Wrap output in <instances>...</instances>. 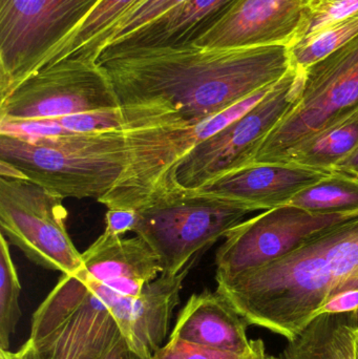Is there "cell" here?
<instances>
[{"mask_svg": "<svg viewBox=\"0 0 358 359\" xmlns=\"http://www.w3.org/2000/svg\"><path fill=\"white\" fill-rule=\"evenodd\" d=\"M121 105L151 104L195 126L275 86L291 69L289 48H207L199 44L103 50Z\"/></svg>", "mask_w": 358, "mask_h": 359, "instance_id": "obj_1", "label": "cell"}, {"mask_svg": "<svg viewBox=\"0 0 358 359\" xmlns=\"http://www.w3.org/2000/svg\"><path fill=\"white\" fill-rule=\"evenodd\" d=\"M248 326L292 341L336 295L358 290V215L262 267L216 280Z\"/></svg>", "mask_w": 358, "mask_h": 359, "instance_id": "obj_2", "label": "cell"}, {"mask_svg": "<svg viewBox=\"0 0 358 359\" xmlns=\"http://www.w3.org/2000/svg\"><path fill=\"white\" fill-rule=\"evenodd\" d=\"M128 160L126 130L23 138L0 134V161L61 198H104Z\"/></svg>", "mask_w": 358, "mask_h": 359, "instance_id": "obj_3", "label": "cell"}, {"mask_svg": "<svg viewBox=\"0 0 358 359\" xmlns=\"http://www.w3.org/2000/svg\"><path fill=\"white\" fill-rule=\"evenodd\" d=\"M275 86L263 88L195 126L158 124L126 130L128 163L113 189L99 203L107 208L138 210L165 194L181 189L174 181V170L179 162L193 147L245 115Z\"/></svg>", "mask_w": 358, "mask_h": 359, "instance_id": "obj_4", "label": "cell"}, {"mask_svg": "<svg viewBox=\"0 0 358 359\" xmlns=\"http://www.w3.org/2000/svg\"><path fill=\"white\" fill-rule=\"evenodd\" d=\"M124 339L104 302L77 274H63L32 318L25 359H103Z\"/></svg>", "mask_w": 358, "mask_h": 359, "instance_id": "obj_5", "label": "cell"}, {"mask_svg": "<svg viewBox=\"0 0 358 359\" xmlns=\"http://www.w3.org/2000/svg\"><path fill=\"white\" fill-rule=\"evenodd\" d=\"M248 213V209L235 203L179 189L138 209L132 232L155 251L163 272L177 274L195 266Z\"/></svg>", "mask_w": 358, "mask_h": 359, "instance_id": "obj_6", "label": "cell"}, {"mask_svg": "<svg viewBox=\"0 0 358 359\" xmlns=\"http://www.w3.org/2000/svg\"><path fill=\"white\" fill-rule=\"evenodd\" d=\"M101 0H0V102L52 62Z\"/></svg>", "mask_w": 358, "mask_h": 359, "instance_id": "obj_7", "label": "cell"}, {"mask_svg": "<svg viewBox=\"0 0 358 359\" xmlns=\"http://www.w3.org/2000/svg\"><path fill=\"white\" fill-rule=\"evenodd\" d=\"M357 111L358 36L304 72L298 103L267 137L252 163H277L315 133Z\"/></svg>", "mask_w": 358, "mask_h": 359, "instance_id": "obj_8", "label": "cell"}, {"mask_svg": "<svg viewBox=\"0 0 358 359\" xmlns=\"http://www.w3.org/2000/svg\"><path fill=\"white\" fill-rule=\"evenodd\" d=\"M303 82L304 72L291 67L245 115L193 147L174 170L177 185L198 190L252 163L267 137L296 107Z\"/></svg>", "mask_w": 358, "mask_h": 359, "instance_id": "obj_9", "label": "cell"}, {"mask_svg": "<svg viewBox=\"0 0 358 359\" xmlns=\"http://www.w3.org/2000/svg\"><path fill=\"white\" fill-rule=\"evenodd\" d=\"M63 198L22 179L0 177V227L10 244L40 267L76 274L82 253L67 232Z\"/></svg>", "mask_w": 358, "mask_h": 359, "instance_id": "obj_10", "label": "cell"}, {"mask_svg": "<svg viewBox=\"0 0 358 359\" xmlns=\"http://www.w3.org/2000/svg\"><path fill=\"white\" fill-rule=\"evenodd\" d=\"M121 105L98 61L67 57L21 82L0 102V121L55 119Z\"/></svg>", "mask_w": 358, "mask_h": 359, "instance_id": "obj_11", "label": "cell"}, {"mask_svg": "<svg viewBox=\"0 0 358 359\" xmlns=\"http://www.w3.org/2000/svg\"><path fill=\"white\" fill-rule=\"evenodd\" d=\"M352 217L315 215L287 204L241 222L227 232L216 251V280L277 261L319 232Z\"/></svg>", "mask_w": 358, "mask_h": 359, "instance_id": "obj_12", "label": "cell"}, {"mask_svg": "<svg viewBox=\"0 0 358 359\" xmlns=\"http://www.w3.org/2000/svg\"><path fill=\"white\" fill-rule=\"evenodd\" d=\"M193 268L189 266L177 274L162 272L145 285L139 297H122L102 283L77 276L109 307L130 349L151 359L167 337L183 283Z\"/></svg>", "mask_w": 358, "mask_h": 359, "instance_id": "obj_13", "label": "cell"}, {"mask_svg": "<svg viewBox=\"0 0 358 359\" xmlns=\"http://www.w3.org/2000/svg\"><path fill=\"white\" fill-rule=\"evenodd\" d=\"M304 0H233L195 43L207 48L284 46L296 40Z\"/></svg>", "mask_w": 358, "mask_h": 359, "instance_id": "obj_14", "label": "cell"}, {"mask_svg": "<svg viewBox=\"0 0 358 359\" xmlns=\"http://www.w3.org/2000/svg\"><path fill=\"white\" fill-rule=\"evenodd\" d=\"M333 172L284 163H252L193 191L235 203L250 212L287 205Z\"/></svg>", "mask_w": 358, "mask_h": 359, "instance_id": "obj_15", "label": "cell"}, {"mask_svg": "<svg viewBox=\"0 0 358 359\" xmlns=\"http://www.w3.org/2000/svg\"><path fill=\"white\" fill-rule=\"evenodd\" d=\"M247 327L220 293L205 290L189 297L170 337L212 349L246 354L252 344Z\"/></svg>", "mask_w": 358, "mask_h": 359, "instance_id": "obj_16", "label": "cell"}, {"mask_svg": "<svg viewBox=\"0 0 358 359\" xmlns=\"http://www.w3.org/2000/svg\"><path fill=\"white\" fill-rule=\"evenodd\" d=\"M233 1L184 0L106 48H168L193 43L216 22Z\"/></svg>", "mask_w": 358, "mask_h": 359, "instance_id": "obj_17", "label": "cell"}, {"mask_svg": "<svg viewBox=\"0 0 358 359\" xmlns=\"http://www.w3.org/2000/svg\"><path fill=\"white\" fill-rule=\"evenodd\" d=\"M82 262L78 272L100 283L118 278L149 283L163 272L155 251L139 236L122 238L104 231L82 253Z\"/></svg>", "mask_w": 358, "mask_h": 359, "instance_id": "obj_18", "label": "cell"}, {"mask_svg": "<svg viewBox=\"0 0 358 359\" xmlns=\"http://www.w3.org/2000/svg\"><path fill=\"white\" fill-rule=\"evenodd\" d=\"M358 320L353 314H321L287 341L280 359H355Z\"/></svg>", "mask_w": 358, "mask_h": 359, "instance_id": "obj_19", "label": "cell"}, {"mask_svg": "<svg viewBox=\"0 0 358 359\" xmlns=\"http://www.w3.org/2000/svg\"><path fill=\"white\" fill-rule=\"evenodd\" d=\"M358 147V111L315 133L277 163L336 172Z\"/></svg>", "mask_w": 358, "mask_h": 359, "instance_id": "obj_20", "label": "cell"}, {"mask_svg": "<svg viewBox=\"0 0 358 359\" xmlns=\"http://www.w3.org/2000/svg\"><path fill=\"white\" fill-rule=\"evenodd\" d=\"M288 204L315 215L355 217L358 215V178L336 170L296 194Z\"/></svg>", "mask_w": 358, "mask_h": 359, "instance_id": "obj_21", "label": "cell"}, {"mask_svg": "<svg viewBox=\"0 0 358 359\" xmlns=\"http://www.w3.org/2000/svg\"><path fill=\"white\" fill-rule=\"evenodd\" d=\"M137 1L138 0H101L63 44L50 65L67 57H80L92 60L90 55L95 46Z\"/></svg>", "mask_w": 358, "mask_h": 359, "instance_id": "obj_22", "label": "cell"}, {"mask_svg": "<svg viewBox=\"0 0 358 359\" xmlns=\"http://www.w3.org/2000/svg\"><path fill=\"white\" fill-rule=\"evenodd\" d=\"M358 36V13L336 21L304 43L289 48L292 69L305 72Z\"/></svg>", "mask_w": 358, "mask_h": 359, "instance_id": "obj_23", "label": "cell"}, {"mask_svg": "<svg viewBox=\"0 0 358 359\" xmlns=\"http://www.w3.org/2000/svg\"><path fill=\"white\" fill-rule=\"evenodd\" d=\"M10 243L0 234V350H8L21 318V286L11 257Z\"/></svg>", "mask_w": 358, "mask_h": 359, "instance_id": "obj_24", "label": "cell"}, {"mask_svg": "<svg viewBox=\"0 0 358 359\" xmlns=\"http://www.w3.org/2000/svg\"><path fill=\"white\" fill-rule=\"evenodd\" d=\"M183 1L184 0H138L103 36L102 39L95 46L90 59L98 61L105 48L155 20Z\"/></svg>", "mask_w": 358, "mask_h": 359, "instance_id": "obj_25", "label": "cell"}, {"mask_svg": "<svg viewBox=\"0 0 358 359\" xmlns=\"http://www.w3.org/2000/svg\"><path fill=\"white\" fill-rule=\"evenodd\" d=\"M304 4L302 25L290 48L304 43L332 23L358 13V0H304Z\"/></svg>", "mask_w": 358, "mask_h": 359, "instance_id": "obj_26", "label": "cell"}, {"mask_svg": "<svg viewBox=\"0 0 358 359\" xmlns=\"http://www.w3.org/2000/svg\"><path fill=\"white\" fill-rule=\"evenodd\" d=\"M246 354L212 349L170 337L167 344L155 352L151 359H244Z\"/></svg>", "mask_w": 358, "mask_h": 359, "instance_id": "obj_27", "label": "cell"}, {"mask_svg": "<svg viewBox=\"0 0 358 359\" xmlns=\"http://www.w3.org/2000/svg\"><path fill=\"white\" fill-rule=\"evenodd\" d=\"M138 221V210L132 208H107L105 215V232L122 236L134 230Z\"/></svg>", "mask_w": 358, "mask_h": 359, "instance_id": "obj_28", "label": "cell"}, {"mask_svg": "<svg viewBox=\"0 0 358 359\" xmlns=\"http://www.w3.org/2000/svg\"><path fill=\"white\" fill-rule=\"evenodd\" d=\"M102 284L122 297H139L147 283L138 278H118L107 280Z\"/></svg>", "mask_w": 358, "mask_h": 359, "instance_id": "obj_29", "label": "cell"}, {"mask_svg": "<svg viewBox=\"0 0 358 359\" xmlns=\"http://www.w3.org/2000/svg\"><path fill=\"white\" fill-rule=\"evenodd\" d=\"M244 359H280V358L269 353L264 341L258 339H252L249 351Z\"/></svg>", "mask_w": 358, "mask_h": 359, "instance_id": "obj_30", "label": "cell"}, {"mask_svg": "<svg viewBox=\"0 0 358 359\" xmlns=\"http://www.w3.org/2000/svg\"><path fill=\"white\" fill-rule=\"evenodd\" d=\"M103 359H146L137 354L130 349L125 339H122L111 353L107 354Z\"/></svg>", "mask_w": 358, "mask_h": 359, "instance_id": "obj_31", "label": "cell"}, {"mask_svg": "<svg viewBox=\"0 0 358 359\" xmlns=\"http://www.w3.org/2000/svg\"><path fill=\"white\" fill-rule=\"evenodd\" d=\"M336 170L347 172L358 178V147L336 168Z\"/></svg>", "mask_w": 358, "mask_h": 359, "instance_id": "obj_32", "label": "cell"}, {"mask_svg": "<svg viewBox=\"0 0 358 359\" xmlns=\"http://www.w3.org/2000/svg\"><path fill=\"white\" fill-rule=\"evenodd\" d=\"M0 359H25L20 350L18 352H11L10 350H0Z\"/></svg>", "mask_w": 358, "mask_h": 359, "instance_id": "obj_33", "label": "cell"}, {"mask_svg": "<svg viewBox=\"0 0 358 359\" xmlns=\"http://www.w3.org/2000/svg\"><path fill=\"white\" fill-rule=\"evenodd\" d=\"M355 359H358V330L357 334V341H355Z\"/></svg>", "mask_w": 358, "mask_h": 359, "instance_id": "obj_34", "label": "cell"}]
</instances>
